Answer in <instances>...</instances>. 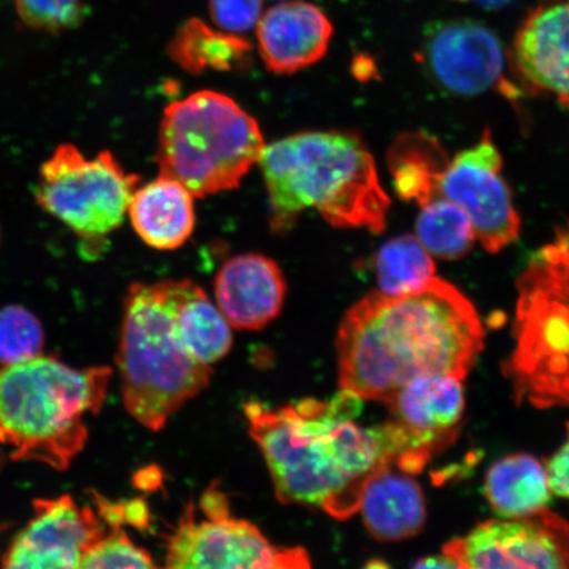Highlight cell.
Instances as JSON below:
<instances>
[{
  "instance_id": "603a6c76",
  "label": "cell",
  "mask_w": 569,
  "mask_h": 569,
  "mask_svg": "<svg viewBox=\"0 0 569 569\" xmlns=\"http://www.w3.org/2000/svg\"><path fill=\"white\" fill-rule=\"evenodd\" d=\"M176 323L188 350L202 365L212 367L230 353L233 336L229 320L193 281L183 280Z\"/></svg>"
},
{
  "instance_id": "277c9868",
  "label": "cell",
  "mask_w": 569,
  "mask_h": 569,
  "mask_svg": "<svg viewBox=\"0 0 569 569\" xmlns=\"http://www.w3.org/2000/svg\"><path fill=\"white\" fill-rule=\"evenodd\" d=\"M109 367L77 369L49 356L0 367V443L11 458L66 471L88 442L84 418L98 415Z\"/></svg>"
},
{
  "instance_id": "f546056e",
  "label": "cell",
  "mask_w": 569,
  "mask_h": 569,
  "mask_svg": "<svg viewBox=\"0 0 569 569\" xmlns=\"http://www.w3.org/2000/svg\"><path fill=\"white\" fill-rule=\"evenodd\" d=\"M94 501L99 517L110 528H122L123 525H131L132 528H149V510L142 500H128L113 502L106 497L94 493Z\"/></svg>"
},
{
  "instance_id": "ba28073f",
  "label": "cell",
  "mask_w": 569,
  "mask_h": 569,
  "mask_svg": "<svg viewBox=\"0 0 569 569\" xmlns=\"http://www.w3.org/2000/svg\"><path fill=\"white\" fill-rule=\"evenodd\" d=\"M140 177L127 173L110 151L87 158L73 144L54 149L34 187L40 208L84 241H101L123 224Z\"/></svg>"
},
{
  "instance_id": "30bf717a",
  "label": "cell",
  "mask_w": 569,
  "mask_h": 569,
  "mask_svg": "<svg viewBox=\"0 0 569 569\" xmlns=\"http://www.w3.org/2000/svg\"><path fill=\"white\" fill-rule=\"evenodd\" d=\"M502 156L492 133L486 130L478 144L447 162L438 182L439 197L467 213L476 240L489 253L501 252L513 244L521 232V218L502 177Z\"/></svg>"
},
{
  "instance_id": "83f0119b",
  "label": "cell",
  "mask_w": 569,
  "mask_h": 569,
  "mask_svg": "<svg viewBox=\"0 0 569 569\" xmlns=\"http://www.w3.org/2000/svg\"><path fill=\"white\" fill-rule=\"evenodd\" d=\"M152 555L134 545L122 528H111L84 553L80 568H156Z\"/></svg>"
},
{
  "instance_id": "4fadbf2b",
  "label": "cell",
  "mask_w": 569,
  "mask_h": 569,
  "mask_svg": "<svg viewBox=\"0 0 569 569\" xmlns=\"http://www.w3.org/2000/svg\"><path fill=\"white\" fill-rule=\"evenodd\" d=\"M33 509L3 555L4 568H80L84 553L106 533L97 511L78 507L70 496L39 498Z\"/></svg>"
},
{
  "instance_id": "44dd1931",
  "label": "cell",
  "mask_w": 569,
  "mask_h": 569,
  "mask_svg": "<svg viewBox=\"0 0 569 569\" xmlns=\"http://www.w3.org/2000/svg\"><path fill=\"white\" fill-rule=\"evenodd\" d=\"M486 497L496 513L503 518L536 513L550 501L549 473L531 455H510L490 467Z\"/></svg>"
},
{
  "instance_id": "cb8c5ba5",
  "label": "cell",
  "mask_w": 569,
  "mask_h": 569,
  "mask_svg": "<svg viewBox=\"0 0 569 569\" xmlns=\"http://www.w3.org/2000/svg\"><path fill=\"white\" fill-rule=\"evenodd\" d=\"M419 209L416 237L432 258L459 260L472 251L473 226L458 204L439 197Z\"/></svg>"
},
{
  "instance_id": "4dcf8cb0",
  "label": "cell",
  "mask_w": 569,
  "mask_h": 569,
  "mask_svg": "<svg viewBox=\"0 0 569 569\" xmlns=\"http://www.w3.org/2000/svg\"><path fill=\"white\" fill-rule=\"evenodd\" d=\"M546 469L552 492L569 498V437Z\"/></svg>"
},
{
  "instance_id": "f1b7e54d",
  "label": "cell",
  "mask_w": 569,
  "mask_h": 569,
  "mask_svg": "<svg viewBox=\"0 0 569 569\" xmlns=\"http://www.w3.org/2000/svg\"><path fill=\"white\" fill-rule=\"evenodd\" d=\"M266 0H209V16L219 30L243 34L258 26Z\"/></svg>"
},
{
  "instance_id": "9c48e42d",
  "label": "cell",
  "mask_w": 569,
  "mask_h": 569,
  "mask_svg": "<svg viewBox=\"0 0 569 569\" xmlns=\"http://www.w3.org/2000/svg\"><path fill=\"white\" fill-rule=\"evenodd\" d=\"M204 516L198 521L193 502L184 508L176 528L167 538L168 568H310L302 547H281L269 542L258 526L231 517L229 498L218 486L201 498Z\"/></svg>"
},
{
  "instance_id": "7402d4cb",
  "label": "cell",
  "mask_w": 569,
  "mask_h": 569,
  "mask_svg": "<svg viewBox=\"0 0 569 569\" xmlns=\"http://www.w3.org/2000/svg\"><path fill=\"white\" fill-rule=\"evenodd\" d=\"M448 156L440 142L425 132L405 133L389 149L388 166L397 194L423 206L439 198L438 182Z\"/></svg>"
},
{
  "instance_id": "484cf974",
  "label": "cell",
  "mask_w": 569,
  "mask_h": 569,
  "mask_svg": "<svg viewBox=\"0 0 569 569\" xmlns=\"http://www.w3.org/2000/svg\"><path fill=\"white\" fill-rule=\"evenodd\" d=\"M44 346V329L30 310L19 305L0 309V367L38 358Z\"/></svg>"
},
{
  "instance_id": "5b68a950",
  "label": "cell",
  "mask_w": 569,
  "mask_h": 569,
  "mask_svg": "<svg viewBox=\"0 0 569 569\" xmlns=\"http://www.w3.org/2000/svg\"><path fill=\"white\" fill-rule=\"evenodd\" d=\"M183 280L134 282L124 301L117 365L126 409L160 431L184 403L209 387L212 367L188 350L176 323Z\"/></svg>"
},
{
  "instance_id": "8992f818",
  "label": "cell",
  "mask_w": 569,
  "mask_h": 569,
  "mask_svg": "<svg viewBox=\"0 0 569 569\" xmlns=\"http://www.w3.org/2000/svg\"><path fill=\"white\" fill-rule=\"evenodd\" d=\"M516 346L503 366L518 402L569 407V223L517 282Z\"/></svg>"
},
{
  "instance_id": "ffe728a7",
  "label": "cell",
  "mask_w": 569,
  "mask_h": 569,
  "mask_svg": "<svg viewBox=\"0 0 569 569\" xmlns=\"http://www.w3.org/2000/svg\"><path fill=\"white\" fill-rule=\"evenodd\" d=\"M252 46L241 34L212 28L203 20L190 18L170 39L169 59L189 74L243 70L251 62Z\"/></svg>"
},
{
  "instance_id": "d4e9b609",
  "label": "cell",
  "mask_w": 569,
  "mask_h": 569,
  "mask_svg": "<svg viewBox=\"0 0 569 569\" xmlns=\"http://www.w3.org/2000/svg\"><path fill=\"white\" fill-rule=\"evenodd\" d=\"M375 269L380 291L388 296L412 293L437 274L436 262L416 234L387 241L376 253Z\"/></svg>"
},
{
  "instance_id": "7c38bea8",
  "label": "cell",
  "mask_w": 569,
  "mask_h": 569,
  "mask_svg": "<svg viewBox=\"0 0 569 569\" xmlns=\"http://www.w3.org/2000/svg\"><path fill=\"white\" fill-rule=\"evenodd\" d=\"M443 552L460 568H569V523L545 508L536 513L490 519L452 539Z\"/></svg>"
},
{
  "instance_id": "4316f807",
  "label": "cell",
  "mask_w": 569,
  "mask_h": 569,
  "mask_svg": "<svg viewBox=\"0 0 569 569\" xmlns=\"http://www.w3.org/2000/svg\"><path fill=\"white\" fill-rule=\"evenodd\" d=\"M18 17L31 30L61 33L84 19L83 0H16Z\"/></svg>"
},
{
  "instance_id": "ac0fdd59",
  "label": "cell",
  "mask_w": 569,
  "mask_h": 569,
  "mask_svg": "<svg viewBox=\"0 0 569 569\" xmlns=\"http://www.w3.org/2000/svg\"><path fill=\"white\" fill-rule=\"evenodd\" d=\"M359 511L371 536L380 542H398L421 532L426 502L421 487L396 467L382 468L362 492Z\"/></svg>"
},
{
  "instance_id": "5bb4252c",
  "label": "cell",
  "mask_w": 569,
  "mask_h": 569,
  "mask_svg": "<svg viewBox=\"0 0 569 569\" xmlns=\"http://www.w3.org/2000/svg\"><path fill=\"white\" fill-rule=\"evenodd\" d=\"M511 63L532 92H547L569 110V0H545L529 12Z\"/></svg>"
},
{
  "instance_id": "1f68e13d",
  "label": "cell",
  "mask_w": 569,
  "mask_h": 569,
  "mask_svg": "<svg viewBox=\"0 0 569 569\" xmlns=\"http://www.w3.org/2000/svg\"><path fill=\"white\" fill-rule=\"evenodd\" d=\"M415 568H460L458 560L450 555L442 553L439 557H430L418 560Z\"/></svg>"
},
{
  "instance_id": "d6a6232c",
  "label": "cell",
  "mask_w": 569,
  "mask_h": 569,
  "mask_svg": "<svg viewBox=\"0 0 569 569\" xmlns=\"http://www.w3.org/2000/svg\"><path fill=\"white\" fill-rule=\"evenodd\" d=\"M472 2L478 3L483 7V9L498 10L509 4L511 0H472Z\"/></svg>"
},
{
  "instance_id": "2e32d148",
  "label": "cell",
  "mask_w": 569,
  "mask_h": 569,
  "mask_svg": "<svg viewBox=\"0 0 569 569\" xmlns=\"http://www.w3.org/2000/svg\"><path fill=\"white\" fill-rule=\"evenodd\" d=\"M217 306L232 329L258 331L280 316L287 281L277 262L261 253L227 260L213 282Z\"/></svg>"
},
{
  "instance_id": "e0dca14e",
  "label": "cell",
  "mask_w": 569,
  "mask_h": 569,
  "mask_svg": "<svg viewBox=\"0 0 569 569\" xmlns=\"http://www.w3.org/2000/svg\"><path fill=\"white\" fill-rule=\"evenodd\" d=\"M461 381L448 375L417 377L398 389L386 403L391 419L443 450L453 442L465 415Z\"/></svg>"
},
{
  "instance_id": "d6986e66",
  "label": "cell",
  "mask_w": 569,
  "mask_h": 569,
  "mask_svg": "<svg viewBox=\"0 0 569 569\" xmlns=\"http://www.w3.org/2000/svg\"><path fill=\"white\" fill-rule=\"evenodd\" d=\"M127 212L140 239L159 251H174L194 232V196L167 176L134 190Z\"/></svg>"
},
{
  "instance_id": "52a82bcc",
  "label": "cell",
  "mask_w": 569,
  "mask_h": 569,
  "mask_svg": "<svg viewBox=\"0 0 569 569\" xmlns=\"http://www.w3.org/2000/svg\"><path fill=\"white\" fill-rule=\"evenodd\" d=\"M256 119L222 92L203 90L170 103L160 123V174L194 198L239 188L266 149Z\"/></svg>"
},
{
  "instance_id": "7a4b0ae2",
  "label": "cell",
  "mask_w": 569,
  "mask_h": 569,
  "mask_svg": "<svg viewBox=\"0 0 569 569\" xmlns=\"http://www.w3.org/2000/svg\"><path fill=\"white\" fill-rule=\"evenodd\" d=\"M362 401L341 388L327 402L308 398L280 409L259 401L244 405L249 433L264 455L282 503L351 518L372 476L395 467L381 426L362 429L353 422Z\"/></svg>"
},
{
  "instance_id": "6da1fadb",
  "label": "cell",
  "mask_w": 569,
  "mask_h": 569,
  "mask_svg": "<svg viewBox=\"0 0 569 569\" xmlns=\"http://www.w3.org/2000/svg\"><path fill=\"white\" fill-rule=\"evenodd\" d=\"M478 311L439 277L402 296L377 290L347 311L338 339L340 388L387 403L405 383L426 375L465 380L482 351Z\"/></svg>"
},
{
  "instance_id": "9a60e30c",
  "label": "cell",
  "mask_w": 569,
  "mask_h": 569,
  "mask_svg": "<svg viewBox=\"0 0 569 569\" xmlns=\"http://www.w3.org/2000/svg\"><path fill=\"white\" fill-rule=\"evenodd\" d=\"M262 62L274 74L316 66L329 51L333 26L322 9L305 0H282L254 28Z\"/></svg>"
},
{
  "instance_id": "3957f363",
  "label": "cell",
  "mask_w": 569,
  "mask_h": 569,
  "mask_svg": "<svg viewBox=\"0 0 569 569\" xmlns=\"http://www.w3.org/2000/svg\"><path fill=\"white\" fill-rule=\"evenodd\" d=\"M259 166L273 232H289L309 209L337 229L386 230L390 198L372 153L358 134L295 133L266 147Z\"/></svg>"
},
{
  "instance_id": "8fae6325",
  "label": "cell",
  "mask_w": 569,
  "mask_h": 569,
  "mask_svg": "<svg viewBox=\"0 0 569 569\" xmlns=\"http://www.w3.org/2000/svg\"><path fill=\"white\" fill-rule=\"evenodd\" d=\"M433 83L459 97L497 91L518 99L521 91L505 73L501 40L479 21H439L426 31L418 53Z\"/></svg>"
}]
</instances>
